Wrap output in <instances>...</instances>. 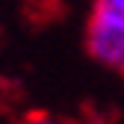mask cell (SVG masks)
<instances>
[{"label":"cell","mask_w":124,"mask_h":124,"mask_svg":"<svg viewBox=\"0 0 124 124\" xmlns=\"http://www.w3.org/2000/svg\"><path fill=\"white\" fill-rule=\"evenodd\" d=\"M86 50L103 68L124 74V15L101 0L86 24Z\"/></svg>","instance_id":"cell-1"},{"label":"cell","mask_w":124,"mask_h":124,"mask_svg":"<svg viewBox=\"0 0 124 124\" xmlns=\"http://www.w3.org/2000/svg\"><path fill=\"white\" fill-rule=\"evenodd\" d=\"M30 124H68V121H62V118H53V115H39V118H33Z\"/></svg>","instance_id":"cell-2"},{"label":"cell","mask_w":124,"mask_h":124,"mask_svg":"<svg viewBox=\"0 0 124 124\" xmlns=\"http://www.w3.org/2000/svg\"><path fill=\"white\" fill-rule=\"evenodd\" d=\"M101 3H106V6H112L115 12H121V15H124V0H101Z\"/></svg>","instance_id":"cell-3"}]
</instances>
